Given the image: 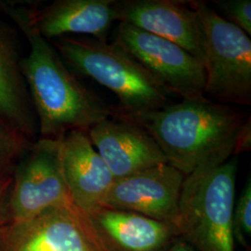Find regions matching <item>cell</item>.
Returning <instances> with one entry per match:
<instances>
[{
    "instance_id": "cell-4",
    "label": "cell",
    "mask_w": 251,
    "mask_h": 251,
    "mask_svg": "<svg viewBox=\"0 0 251 251\" xmlns=\"http://www.w3.org/2000/svg\"><path fill=\"white\" fill-rule=\"evenodd\" d=\"M54 45L76 72L96 81L117 96L118 115H138L170 104L171 92L116 43L63 36L57 38Z\"/></svg>"
},
{
    "instance_id": "cell-12",
    "label": "cell",
    "mask_w": 251,
    "mask_h": 251,
    "mask_svg": "<svg viewBox=\"0 0 251 251\" xmlns=\"http://www.w3.org/2000/svg\"><path fill=\"white\" fill-rule=\"evenodd\" d=\"M114 8L119 23H125L170 40L203 63L197 14L184 2L115 0Z\"/></svg>"
},
{
    "instance_id": "cell-19",
    "label": "cell",
    "mask_w": 251,
    "mask_h": 251,
    "mask_svg": "<svg viewBox=\"0 0 251 251\" xmlns=\"http://www.w3.org/2000/svg\"><path fill=\"white\" fill-rule=\"evenodd\" d=\"M12 178L0 177V228L9 223V196Z\"/></svg>"
},
{
    "instance_id": "cell-9",
    "label": "cell",
    "mask_w": 251,
    "mask_h": 251,
    "mask_svg": "<svg viewBox=\"0 0 251 251\" xmlns=\"http://www.w3.org/2000/svg\"><path fill=\"white\" fill-rule=\"evenodd\" d=\"M184 179L170 164H161L115 179L102 207L134 212L175 227Z\"/></svg>"
},
{
    "instance_id": "cell-2",
    "label": "cell",
    "mask_w": 251,
    "mask_h": 251,
    "mask_svg": "<svg viewBox=\"0 0 251 251\" xmlns=\"http://www.w3.org/2000/svg\"><path fill=\"white\" fill-rule=\"evenodd\" d=\"M0 9L26 37L29 52L22 60V70L41 138L59 139L72 130L88 131L115 117L116 109L86 88L33 26L31 9L9 2H0Z\"/></svg>"
},
{
    "instance_id": "cell-5",
    "label": "cell",
    "mask_w": 251,
    "mask_h": 251,
    "mask_svg": "<svg viewBox=\"0 0 251 251\" xmlns=\"http://www.w3.org/2000/svg\"><path fill=\"white\" fill-rule=\"evenodd\" d=\"M191 3L199 26L205 96L226 105H251V37L206 2Z\"/></svg>"
},
{
    "instance_id": "cell-1",
    "label": "cell",
    "mask_w": 251,
    "mask_h": 251,
    "mask_svg": "<svg viewBox=\"0 0 251 251\" xmlns=\"http://www.w3.org/2000/svg\"><path fill=\"white\" fill-rule=\"evenodd\" d=\"M116 117L141 126L159 145L168 164L185 177L200 166L225 163L251 149V117L206 97Z\"/></svg>"
},
{
    "instance_id": "cell-18",
    "label": "cell",
    "mask_w": 251,
    "mask_h": 251,
    "mask_svg": "<svg viewBox=\"0 0 251 251\" xmlns=\"http://www.w3.org/2000/svg\"><path fill=\"white\" fill-rule=\"evenodd\" d=\"M216 6L227 17V21L251 35V0H214Z\"/></svg>"
},
{
    "instance_id": "cell-16",
    "label": "cell",
    "mask_w": 251,
    "mask_h": 251,
    "mask_svg": "<svg viewBox=\"0 0 251 251\" xmlns=\"http://www.w3.org/2000/svg\"><path fill=\"white\" fill-rule=\"evenodd\" d=\"M31 143L26 136L0 117V177H8L9 169L17 163Z\"/></svg>"
},
{
    "instance_id": "cell-10",
    "label": "cell",
    "mask_w": 251,
    "mask_h": 251,
    "mask_svg": "<svg viewBox=\"0 0 251 251\" xmlns=\"http://www.w3.org/2000/svg\"><path fill=\"white\" fill-rule=\"evenodd\" d=\"M115 179L131 176L168 160L141 126L121 117L106 118L87 131Z\"/></svg>"
},
{
    "instance_id": "cell-20",
    "label": "cell",
    "mask_w": 251,
    "mask_h": 251,
    "mask_svg": "<svg viewBox=\"0 0 251 251\" xmlns=\"http://www.w3.org/2000/svg\"><path fill=\"white\" fill-rule=\"evenodd\" d=\"M165 251H195L182 239H176Z\"/></svg>"
},
{
    "instance_id": "cell-3",
    "label": "cell",
    "mask_w": 251,
    "mask_h": 251,
    "mask_svg": "<svg viewBox=\"0 0 251 251\" xmlns=\"http://www.w3.org/2000/svg\"><path fill=\"white\" fill-rule=\"evenodd\" d=\"M238 158L198 167L185 177L175 228L195 251H235L233 213Z\"/></svg>"
},
{
    "instance_id": "cell-7",
    "label": "cell",
    "mask_w": 251,
    "mask_h": 251,
    "mask_svg": "<svg viewBox=\"0 0 251 251\" xmlns=\"http://www.w3.org/2000/svg\"><path fill=\"white\" fill-rule=\"evenodd\" d=\"M0 251H110L90 220L73 203L0 228Z\"/></svg>"
},
{
    "instance_id": "cell-8",
    "label": "cell",
    "mask_w": 251,
    "mask_h": 251,
    "mask_svg": "<svg viewBox=\"0 0 251 251\" xmlns=\"http://www.w3.org/2000/svg\"><path fill=\"white\" fill-rule=\"evenodd\" d=\"M114 43L134 58L182 100L206 98L203 63L179 45L137 27L119 23Z\"/></svg>"
},
{
    "instance_id": "cell-17",
    "label": "cell",
    "mask_w": 251,
    "mask_h": 251,
    "mask_svg": "<svg viewBox=\"0 0 251 251\" xmlns=\"http://www.w3.org/2000/svg\"><path fill=\"white\" fill-rule=\"evenodd\" d=\"M234 241L247 248L251 236V181L249 178L241 196L234 204L233 213Z\"/></svg>"
},
{
    "instance_id": "cell-13",
    "label": "cell",
    "mask_w": 251,
    "mask_h": 251,
    "mask_svg": "<svg viewBox=\"0 0 251 251\" xmlns=\"http://www.w3.org/2000/svg\"><path fill=\"white\" fill-rule=\"evenodd\" d=\"M114 4L115 0H56L41 9H31V22L47 40L79 34L106 41L117 21Z\"/></svg>"
},
{
    "instance_id": "cell-11",
    "label": "cell",
    "mask_w": 251,
    "mask_h": 251,
    "mask_svg": "<svg viewBox=\"0 0 251 251\" xmlns=\"http://www.w3.org/2000/svg\"><path fill=\"white\" fill-rule=\"evenodd\" d=\"M61 162L73 204L88 215L102 207L115 178L87 131L72 130L63 135Z\"/></svg>"
},
{
    "instance_id": "cell-15",
    "label": "cell",
    "mask_w": 251,
    "mask_h": 251,
    "mask_svg": "<svg viewBox=\"0 0 251 251\" xmlns=\"http://www.w3.org/2000/svg\"><path fill=\"white\" fill-rule=\"evenodd\" d=\"M16 33L0 20V117L29 139L38 131Z\"/></svg>"
},
{
    "instance_id": "cell-6",
    "label": "cell",
    "mask_w": 251,
    "mask_h": 251,
    "mask_svg": "<svg viewBox=\"0 0 251 251\" xmlns=\"http://www.w3.org/2000/svg\"><path fill=\"white\" fill-rule=\"evenodd\" d=\"M62 138H40L14 166L9 196V223L32 220L46 210L73 203L63 179Z\"/></svg>"
},
{
    "instance_id": "cell-14",
    "label": "cell",
    "mask_w": 251,
    "mask_h": 251,
    "mask_svg": "<svg viewBox=\"0 0 251 251\" xmlns=\"http://www.w3.org/2000/svg\"><path fill=\"white\" fill-rule=\"evenodd\" d=\"M89 216L110 251H165L179 237L173 225L130 211L103 206Z\"/></svg>"
}]
</instances>
